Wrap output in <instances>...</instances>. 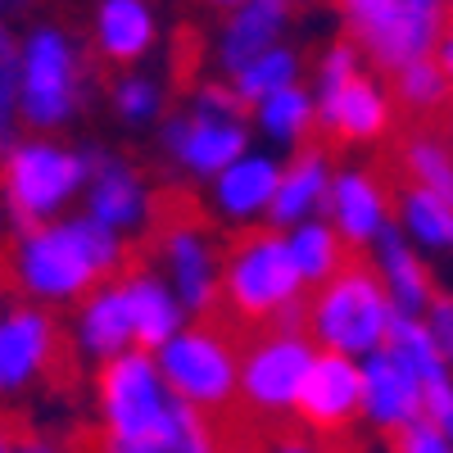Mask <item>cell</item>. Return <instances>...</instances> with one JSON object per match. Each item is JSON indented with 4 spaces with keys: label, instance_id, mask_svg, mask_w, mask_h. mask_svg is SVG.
I'll list each match as a JSON object with an SVG mask.
<instances>
[{
    "label": "cell",
    "instance_id": "43",
    "mask_svg": "<svg viewBox=\"0 0 453 453\" xmlns=\"http://www.w3.org/2000/svg\"><path fill=\"white\" fill-rule=\"evenodd\" d=\"M209 5H222V10H241V5H250V0H209Z\"/></svg>",
    "mask_w": 453,
    "mask_h": 453
},
{
    "label": "cell",
    "instance_id": "7",
    "mask_svg": "<svg viewBox=\"0 0 453 453\" xmlns=\"http://www.w3.org/2000/svg\"><path fill=\"white\" fill-rule=\"evenodd\" d=\"M164 141V155L196 173V177H222L236 159H245V145H250V132H245V104L236 100L232 82H204L196 96H191V109L186 113H173L159 132Z\"/></svg>",
    "mask_w": 453,
    "mask_h": 453
},
{
    "label": "cell",
    "instance_id": "6",
    "mask_svg": "<svg viewBox=\"0 0 453 453\" xmlns=\"http://www.w3.org/2000/svg\"><path fill=\"white\" fill-rule=\"evenodd\" d=\"M87 96V64L68 32L36 23L19 42V123L50 132L64 127L82 109Z\"/></svg>",
    "mask_w": 453,
    "mask_h": 453
},
{
    "label": "cell",
    "instance_id": "34",
    "mask_svg": "<svg viewBox=\"0 0 453 453\" xmlns=\"http://www.w3.org/2000/svg\"><path fill=\"white\" fill-rule=\"evenodd\" d=\"M113 109H119L127 123H150V119H159V109H164V91H159L155 78H145V73H127V78L113 82Z\"/></svg>",
    "mask_w": 453,
    "mask_h": 453
},
{
    "label": "cell",
    "instance_id": "13",
    "mask_svg": "<svg viewBox=\"0 0 453 453\" xmlns=\"http://www.w3.org/2000/svg\"><path fill=\"white\" fill-rule=\"evenodd\" d=\"M313 100H318V127L335 145H367L386 136L390 127V96L372 73H354L345 82L318 87Z\"/></svg>",
    "mask_w": 453,
    "mask_h": 453
},
{
    "label": "cell",
    "instance_id": "11",
    "mask_svg": "<svg viewBox=\"0 0 453 453\" xmlns=\"http://www.w3.org/2000/svg\"><path fill=\"white\" fill-rule=\"evenodd\" d=\"M42 376L68 381V376H78V363H68L59 322L46 309L10 304L0 313V390H27Z\"/></svg>",
    "mask_w": 453,
    "mask_h": 453
},
{
    "label": "cell",
    "instance_id": "20",
    "mask_svg": "<svg viewBox=\"0 0 453 453\" xmlns=\"http://www.w3.org/2000/svg\"><path fill=\"white\" fill-rule=\"evenodd\" d=\"M286 23H290V0H250V5H241L218 36V68L236 73L250 59L268 55L281 42Z\"/></svg>",
    "mask_w": 453,
    "mask_h": 453
},
{
    "label": "cell",
    "instance_id": "42",
    "mask_svg": "<svg viewBox=\"0 0 453 453\" xmlns=\"http://www.w3.org/2000/svg\"><path fill=\"white\" fill-rule=\"evenodd\" d=\"M27 5V0H0V19H10L14 10H23Z\"/></svg>",
    "mask_w": 453,
    "mask_h": 453
},
{
    "label": "cell",
    "instance_id": "36",
    "mask_svg": "<svg viewBox=\"0 0 453 453\" xmlns=\"http://www.w3.org/2000/svg\"><path fill=\"white\" fill-rule=\"evenodd\" d=\"M426 331L435 349L444 354V363H453V295H435L426 304Z\"/></svg>",
    "mask_w": 453,
    "mask_h": 453
},
{
    "label": "cell",
    "instance_id": "26",
    "mask_svg": "<svg viewBox=\"0 0 453 453\" xmlns=\"http://www.w3.org/2000/svg\"><path fill=\"white\" fill-rule=\"evenodd\" d=\"M386 354L418 386H431V381H444V376H449V363L435 349V340H431V331H426L422 318H395L390 322V335H386Z\"/></svg>",
    "mask_w": 453,
    "mask_h": 453
},
{
    "label": "cell",
    "instance_id": "4",
    "mask_svg": "<svg viewBox=\"0 0 453 453\" xmlns=\"http://www.w3.org/2000/svg\"><path fill=\"white\" fill-rule=\"evenodd\" d=\"M150 245L164 258V268L177 286V304L186 313L218 318V299H222V245L213 241V226L200 213V204L186 191H164L155 196L150 209Z\"/></svg>",
    "mask_w": 453,
    "mask_h": 453
},
{
    "label": "cell",
    "instance_id": "40",
    "mask_svg": "<svg viewBox=\"0 0 453 453\" xmlns=\"http://www.w3.org/2000/svg\"><path fill=\"white\" fill-rule=\"evenodd\" d=\"M14 418H0V453H14Z\"/></svg>",
    "mask_w": 453,
    "mask_h": 453
},
{
    "label": "cell",
    "instance_id": "9",
    "mask_svg": "<svg viewBox=\"0 0 453 453\" xmlns=\"http://www.w3.org/2000/svg\"><path fill=\"white\" fill-rule=\"evenodd\" d=\"M100 418L104 435L127 440V444H159L164 449V426L173 395L159 376V363L145 349H127L100 367Z\"/></svg>",
    "mask_w": 453,
    "mask_h": 453
},
{
    "label": "cell",
    "instance_id": "8",
    "mask_svg": "<svg viewBox=\"0 0 453 453\" xmlns=\"http://www.w3.org/2000/svg\"><path fill=\"white\" fill-rule=\"evenodd\" d=\"M87 150H64L55 141H14L0 159V200L5 213L32 232L46 226L68 196L87 186Z\"/></svg>",
    "mask_w": 453,
    "mask_h": 453
},
{
    "label": "cell",
    "instance_id": "31",
    "mask_svg": "<svg viewBox=\"0 0 453 453\" xmlns=\"http://www.w3.org/2000/svg\"><path fill=\"white\" fill-rule=\"evenodd\" d=\"M164 449L168 453H222V440H218L213 418H204V412L191 408V403L173 399L168 426H164Z\"/></svg>",
    "mask_w": 453,
    "mask_h": 453
},
{
    "label": "cell",
    "instance_id": "19",
    "mask_svg": "<svg viewBox=\"0 0 453 453\" xmlns=\"http://www.w3.org/2000/svg\"><path fill=\"white\" fill-rule=\"evenodd\" d=\"M326 200H331V159H326V150H322V145H299L295 159L281 168L277 200H273V209H268L273 232H277V226L309 222Z\"/></svg>",
    "mask_w": 453,
    "mask_h": 453
},
{
    "label": "cell",
    "instance_id": "23",
    "mask_svg": "<svg viewBox=\"0 0 453 453\" xmlns=\"http://www.w3.org/2000/svg\"><path fill=\"white\" fill-rule=\"evenodd\" d=\"M395 159H399V186H418V191L453 209V141L440 136V127H412L399 141Z\"/></svg>",
    "mask_w": 453,
    "mask_h": 453
},
{
    "label": "cell",
    "instance_id": "32",
    "mask_svg": "<svg viewBox=\"0 0 453 453\" xmlns=\"http://www.w3.org/2000/svg\"><path fill=\"white\" fill-rule=\"evenodd\" d=\"M335 10L345 14L349 42H354L358 50H372V46L390 32V23H395V14H399V0H335Z\"/></svg>",
    "mask_w": 453,
    "mask_h": 453
},
{
    "label": "cell",
    "instance_id": "14",
    "mask_svg": "<svg viewBox=\"0 0 453 453\" xmlns=\"http://www.w3.org/2000/svg\"><path fill=\"white\" fill-rule=\"evenodd\" d=\"M87 218L109 226V232H127V226H145L155 196L141 181V173L132 164H123L119 155L104 150H87Z\"/></svg>",
    "mask_w": 453,
    "mask_h": 453
},
{
    "label": "cell",
    "instance_id": "44",
    "mask_svg": "<svg viewBox=\"0 0 453 453\" xmlns=\"http://www.w3.org/2000/svg\"><path fill=\"white\" fill-rule=\"evenodd\" d=\"M0 218H5V209H0Z\"/></svg>",
    "mask_w": 453,
    "mask_h": 453
},
{
    "label": "cell",
    "instance_id": "25",
    "mask_svg": "<svg viewBox=\"0 0 453 453\" xmlns=\"http://www.w3.org/2000/svg\"><path fill=\"white\" fill-rule=\"evenodd\" d=\"M286 250H290V263H295V273L304 286H326L349 258V245L340 241V232L331 222H318V218L290 226Z\"/></svg>",
    "mask_w": 453,
    "mask_h": 453
},
{
    "label": "cell",
    "instance_id": "5",
    "mask_svg": "<svg viewBox=\"0 0 453 453\" xmlns=\"http://www.w3.org/2000/svg\"><path fill=\"white\" fill-rule=\"evenodd\" d=\"M241 345L245 335L232 331L222 318L181 326L159 349V376L168 395L222 422L241 403Z\"/></svg>",
    "mask_w": 453,
    "mask_h": 453
},
{
    "label": "cell",
    "instance_id": "21",
    "mask_svg": "<svg viewBox=\"0 0 453 453\" xmlns=\"http://www.w3.org/2000/svg\"><path fill=\"white\" fill-rule=\"evenodd\" d=\"M281 186V164L268 155H245L226 168L222 177H213V209L232 222H254L273 209Z\"/></svg>",
    "mask_w": 453,
    "mask_h": 453
},
{
    "label": "cell",
    "instance_id": "16",
    "mask_svg": "<svg viewBox=\"0 0 453 453\" xmlns=\"http://www.w3.org/2000/svg\"><path fill=\"white\" fill-rule=\"evenodd\" d=\"M363 418L376 426V431H403L412 422H422V386L386 354L376 349L363 358Z\"/></svg>",
    "mask_w": 453,
    "mask_h": 453
},
{
    "label": "cell",
    "instance_id": "24",
    "mask_svg": "<svg viewBox=\"0 0 453 453\" xmlns=\"http://www.w3.org/2000/svg\"><path fill=\"white\" fill-rule=\"evenodd\" d=\"M150 46H155V10L145 0H100L96 50L109 64H136Z\"/></svg>",
    "mask_w": 453,
    "mask_h": 453
},
{
    "label": "cell",
    "instance_id": "30",
    "mask_svg": "<svg viewBox=\"0 0 453 453\" xmlns=\"http://www.w3.org/2000/svg\"><path fill=\"white\" fill-rule=\"evenodd\" d=\"M399 213H403V232L426 245V250H453V209L418 186H399Z\"/></svg>",
    "mask_w": 453,
    "mask_h": 453
},
{
    "label": "cell",
    "instance_id": "41",
    "mask_svg": "<svg viewBox=\"0 0 453 453\" xmlns=\"http://www.w3.org/2000/svg\"><path fill=\"white\" fill-rule=\"evenodd\" d=\"M14 286V277H10V254H0V295H5Z\"/></svg>",
    "mask_w": 453,
    "mask_h": 453
},
{
    "label": "cell",
    "instance_id": "45",
    "mask_svg": "<svg viewBox=\"0 0 453 453\" xmlns=\"http://www.w3.org/2000/svg\"><path fill=\"white\" fill-rule=\"evenodd\" d=\"M449 5H453V0H449Z\"/></svg>",
    "mask_w": 453,
    "mask_h": 453
},
{
    "label": "cell",
    "instance_id": "18",
    "mask_svg": "<svg viewBox=\"0 0 453 453\" xmlns=\"http://www.w3.org/2000/svg\"><path fill=\"white\" fill-rule=\"evenodd\" d=\"M376 273L386 281V295H390V309L395 318H422L426 304L435 299V281L426 273V263L412 254L408 236L399 232L395 222H386V232L376 236Z\"/></svg>",
    "mask_w": 453,
    "mask_h": 453
},
{
    "label": "cell",
    "instance_id": "37",
    "mask_svg": "<svg viewBox=\"0 0 453 453\" xmlns=\"http://www.w3.org/2000/svg\"><path fill=\"white\" fill-rule=\"evenodd\" d=\"M68 453H168V449H159V444H127V440H113L104 431H82Z\"/></svg>",
    "mask_w": 453,
    "mask_h": 453
},
{
    "label": "cell",
    "instance_id": "38",
    "mask_svg": "<svg viewBox=\"0 0 453 453\" xmlns=\"http://www.w3.org/2000/svg\"><path fill=\"white\" fill-rule=\"evenodd\" d=\"M14 453H64V449L42 440V435H32V431H23V426H14Z\"/></svg>",
    "mask_w": 453,
    "mask_h": 453
},
{
    "label": "cell",
    "instance_id": "28",
    "mask_svg": "<svg viewBox=\"0 0 453 453\" xmlns=\"http://www.w3.org/2000/svg\"><path fill=\"white\" fill-rule=\"evenodd\" d=\"M395 100L408 113H418V119H435V113L453 100V82L440 68V59L426 55V59H412L395 73Z\"/></svg>",
    "mask_w": 453,
    "mask_h": 453
},
{
    "label": "cell",
    "instance_id": "35",
    "mask_svg": "<svg viewBox=\"0 0 453 453\" xmlns=\"http://www.w3.org/2000/svg\"><path fill=\"white\" fill-rule=\"evenodd\" d=\"M395 453H453V444L444 440V431L435 422H412L403 431H395Z\"/></svg>",
    "mask_w": 453,
    "mask_h": 453
},
{
    "label": "cell",
    "instance_id": "1",
    "mask_svg": "<svg viewBox=\"0 0 453 453\" xmlns=\"http://www.w3.org/2000/svg\"><path fill=\"white\" fill-rule=\"evenodd\" d=\"M132 258L136 250H127L119 232L91 218H73L23 232L10 250V277L32 299L68 304V299H87L96 286H104V277H123Z\"/></svg>",
    "mask_w": 453,
    "mask_h": 453
},
{
    "label": "cell",
    "instance_id": "10",
    "mask_svg": "<svg viewBox=\"0 0 453 453\" xmlns=\"http://www.w3.org/2000/svg\"><path fill=\"white\" fill-rule=\"evenodd\" d=\"M250 354L241 358V403L258 422H281L299 399V386L313 367V340L304 331H263L245 340Z\"/></svg>",
    "mask_w": 453,
    "mask_h": 453
},
{
    "label": "cell",
    "instance_id": "17",
    "mask_svg": "<svg viewBox=\"0 0 453 453\" xmlns=\"http://www.w3.org/2000/svg\"><path fill=\"white\" fill-rule=\"evenodd\" d=\"M123 295H127V309H132V340L150 354V349H164L168 340L181 331V304L177 295L159 281V273L141 263V254L123 268Z\"/></svg>",
    "mask_w": 453,
    "mask_h": 453
},
{
    "label": "cell",
    "instance_id": "22",
    "mask_svg": "<svg viewBox=\"0 0 453 453\" xmlns=\"http://www.w3.org/2000/svg\"><path fill=\"white\" fill-rule=\"evenodd\" d=\"M78 345L91 358H119L127 354L132 340V309H127V295L119 281H104L82 299V313H78Z\"/></svg>",
    "mask_w": 453,
    "mask_h": 453
},
{
    "label": "cell",
    "instance_id": "27",
    "mask_svg": "<svg viewBox=\"0 0 453 453\" xmlns=\"http://www.w3.org/2000/svg\"><path fill=\"white\" fill-rule=\"evenodd\" d=\"M258 109V127H263V136H273L277 145H299L309 132H313V123H318V100H313V91H304V87H286V91H277V96H268L263 104H254Z\"/></svg>",
    "mask_w": 453,
    "mask_h": 453
},
{
    "label": "cell",
    "instance_id": "29",
    "mask_svg": "<svg viewBox=\"0 0 453 453\" xmlns=\"http://www.w3.org/2000/svg\"><path fill=\"white\" fill-rule=\"evenodd\" d=\"M295 82H299V55L290 46H273L268 55H258L232 73V91L241 104H263L268 96H277Z\"/></svg>",
    "mask_w": 453,
    "mask_h": 453
},
{
    "label": "cell",
    "instance_id": "12",
    "mask_svg": "<svg viewBox=\"0 0 453 453\" xmlns=\"http://www.w3.org/2000/svg\"><path fill=\"white\" fill-rule=\"evenodd\" d=\"M295 412L313 435L340 440L363 412V372L345 354H318L304 386H299Z\"/></svg>",
    "mask_w": 453,
    "mask_h": 453
},
{
    "label": "cell",
    "instance_id": "15",
    "mask_svg": "<svg viewBox=\"0 0 453 453\" xmlns=\"http://www.w3.org/2000/svg\"><path fill=\"white\" fill-rule=\"evenodd\" d=\"M390 186L372 168H345L331 177V226L349 250H367L386 232Z\"/></svg>",
    "mask_w": 453,
    "mask_h": 453
},
{
    "label": "cell",
    "instance_id": "39",
    "mask_svg": "<svg viewBox=\"0 0 453 453\" xmlns=\"http://www.w3.org/2000/svg\"><path fill=\"white\" fill-rule=\"evenodd\" d=\"M435 59H440V68L449 73V82H453V32H444V42L435 46Z\"/></svg>",
    "mask_w": 453,
    "mask_h": 453
},
{
    "label": "cell",
    "instance_id": "33",
    "mask_svg": "<svg viewBox=\"0 0 453 453\" xmlns=\"http://www.w3.org/2000/svg\"><path fill=\"white\" fill-rule=\"evenodd\" d=\"M19 127V42L10 32V19H0V150L14 145Z\"/></svg>",
    "mask_w": 453,
    "mask_h": 453
},
{
    "label": "cell",
    "instance_id": "3",
    "mask_svg": "<svg viewBox=\"0 0 453 453\" xmlns=\"http://www.w3.org/2000/svg\"><path fill=\"white\" fill-rule=\"evenodd\" d=\"M395 309L386 281L376 273V263L363 250H349L345 268H340L326 286L309 295L304 309V335L318 340L326 354H345V358H367L376 349H386Z\"/></svg>",
    "mask_w": 453,
    "mask_h": 453
},
{
    "label": "cell",
    "instance_id": "2",
    "mask_svg": "<svg viewBox=\"0 0 453 453\" xmlns=\"http://www.w3.org/2000/svg\"><path fill=\"white\" fill-rule=\"evenodd\" d=\"M309 295L299 281L286 236L273 226H254L222 245V299L218 318L245 340L263 331H304Z\"/></svg>",
    "mask_w": 453,
    "mask_h": 453
}]
</instances>
